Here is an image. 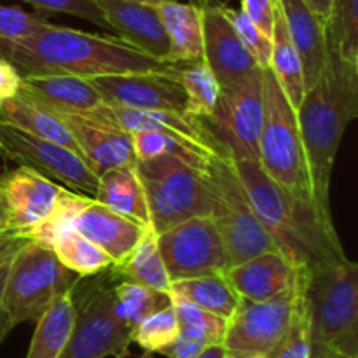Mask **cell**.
Listing matches in <instances>:
<instances>
[{"mask_svg": "<svg viewBox=\"0 0 358 358\" xmlns=\"http://www.w3.org/2000/svg\"><path fill=\"white\" fill-rule=\"evenodd\" d=\"M178 66V80L185 93V114L206 119L213 114L220 96V84L205 59Z\"/></svg>", "mask_w": 358, "mask_h": 358, "instance_id": "f546056e", "label": "cell"}, {"mask_svg": "<svg viewBox=\"0 0 358 358\" xmlns=\"http://www.w3.org/2000/svg\"><path fill=\"white\" fill-rule=\"evenodd\" d=\"M94 280L73 285L76 324L59 358H124L133 329L114 310V269L94 275Z\"/></svg>", "mask_w": 358, "mask_h": 358, "instance_id": "9c48e42d", "label": "cell"}, {"mask_svg": "<svg viewBox=\"0 0 358 358\" xmlns=\"http://www.w3.org/2000/svg\"><path fill=\"white\" fill-rule=\"evenodd\" d=\"M0 119L7 124L21 129V131L51 140V142L69 147L70 150L79 154L72 133L69 131L65 122L59 119V115L45 107L44 103H41L37 98L24 93L23 90H20L16 96L0 105Z\"/></svg>", "mask_w": 358, "mask_h": 358, "instance_id": "cb8c5ba5", "label": "cell"}, {"mask_svg": "<svg viewBox=\"0 0 358 358\" xmlns=\"http://www.w3.org/2000/svg\"><path fill=\"white\" fill-rule=\"evenodd\" d=\"M171 304H173L175 311H177L178 322H180V331L191 332V334L205 339L208 345H222L224 336H226L227 320L194 306V304L182 299V297L171 296Z\"/></svg>", "mask_w": 358, "mask_h": 358, "instance_id": "d590c367", "label": "cell"}, {"mask_svg": "<svg viewBox=\"0 0 358 358\" xmlns=\"http://www.w3.org/2000/svg\"><path fill=\"white\" fill-rule=\"evenodd\" d=\"M21 238H27L23 233H20V231L16 229H2L0 231V254H2L3 250H6L9 245H13L14 241L21 240Z\"/></svg>", "mask_w": 358, "mask_h": 358, "instance_id": "f6af8a7d", "label": "cell"}, {"mask_svg": "<svg viewBox=\"0 0 358 358\" xmlns=\"http://www.w3.org/2000/svg\"><path fill=\"white\" fill-rule=\"evenodd\" d=\"M196 358H229V353L224 345H208Z\"/></svg>", "mask_w": 358, "mask_h": 358, "instance_id": "7dc6e473", "label": "cell"}, {"mask_svg": "<svg viewBox=\"0 0 358 358\" xmlns=\"http://www.w3.org/2000/svg\"><path fill=\"white\" fill-rule=\"evenodd\" d=\"M108 30L138 51L164 62L170 41L156 6L126 0H94ZM166 63V62H164Z\"/></svg>", "mask_w": 358, "mask_h": 358, "instance_id": "ac0fdd59", "label": "cell"}, {"mask_svg": "<svg viewBox=\"0 0 358 358\" xmlns=\"http://www.w3.org/2000/svg\"><path fill=\"white\" fill-rule=\"evenodd\" d=\"M304 308L313 358L332 352L358 357V264L345 257L308 269Z\"/></svg>", "mask_w": 358, "mask_h": 358, "instance_id": "277c9868", "label": "cell"}, {"mask_svg": "<svg viewBox=\"0 0 358 358\" xmlns=\"http://www.w3.org/2000/svg\"><path fill=\"white\" fill-rule=\"evenodd\" d=\"M24 240H28V238H21V240L14 241L13 245H9V247L0 254V345H2L3 339L9 336V332L13 331V325H10L9 317H7L6 313V308H3V289H6L7 273H9V266L14 254H16V250L20 248V245L23 243Z\"/></svg>", "mask_w": 358, "mask_h": 358, "instance_id": "b9f144b4", "label": "cell"}, {"mask_svg": "<svg viewBox=\"0 0 358 358\" xmlns=\"http://www.w3.org/2000/svg\"><path fill=\"white\" fill-rule=\"evenodd\" d=\"M304 2H306L308 6H310V9L313 10V13H317L322 20L327 21L332 0H304Z\"/></svg>", "mask_w": 358, "mask_h": 358, "instance_id": "bcb514c9", "label": "cell"}, {"mask_svg": "<svg viewBox=\"0 0 358 358\" xmlns=\"http://www.w3.org/2000/svg\"><path fill=\"white\" fill-rule=\"evenodd\" d=\"M112 269L117 278L129 280V282L170 294L171 280L164 268L159 247H157V233L150 224L145 227L131 254L121 264L112 266Z\"/></svg>", "mask_w": 358, "mask_h": 358, "instance_id": "83f0119b", "label": "cell"}, {"mask_svg": "<svg viewBox=\"0 0 358 358\" xmlns=\"http://www.w3.org/2000/svg\"><path fill=\"white\" fill-rule=\"evenodd\" d=\"M325 28L336 52L358 65V0H332Z\"/></svg>", "mask_w": 358, "mask_h": 358, "instance_id": "d6a6232c", "label": "cell"}, {"mask_svg": "<svg viewBox=\"0 0 358 358\" xmlns=\"http://www.w3.org/2000/svg\"><path fill=\"white\" fill-rule=\"evenodd\" d=\"M93 199L110 208L112 212L128 217L142 226L150 224L145 192L135 166L110 168L98 175V185Z\"/></svg>", "mask_w": 358, "mask_h": 358, "instance_id": "d4e9b609", "label": "cell"}, {"mask_svg": "<svg viewBox=\"0 0 358 358\" xmlns=\"http://www.w3.org/2000/svg\"><path fill=\"white\" fill-rule=\"evenodd\" d=\"M231 163L259 222L276 250L296 268L313 269L348 257L332 217L324 215L317 203L276 184L259 166V161L231 159Z\"/></svg>", "mask_w": 358, "mask_h": 358, "instance_id": "7a4b0ae2", "label": "cell"}, {"mask_svg": "<svg viewBox=\"0 0 358 358\" xmlns=\"http://www.w3.org/2000/svg\"><path fill=\"white\" fill-rule=\"evenodd\" d=\"M268 358H313V343H311L310 322H308L306 308H304V297L301 299L299 310L294 317L289 332L278 345V348Z\"/></svg>", "mask_w": 358, "mask_h": 358, "instance_id": "74e56055", "label": "cell"}, {"mask_svg": "<svg viewBox=\"0 0 358 358\" xmlns=\"http://www.w3.org/2000/svg\"><path fill=\"white\" fill-rule=\"evenodd\" d=\"M325 358H358V357L346 355V353H341V352H332V353H329V355Z\"/></svg>", "mask_w": 358, "mask_h": 358, "instance_id": "681fc988", "label": "cell"}, {"mask_svg": "<svg viewBox=\"0 0 358 358\" xmlns=\"http://www.w3.org/2000/svg\"><path fill=\"white\" fill-rule=\"evenodd\" d=\"M23 2L30 3V6L37 7L41 10L70 14V16L80 17V20L98 24V27L107 28L103 14H101L100 7L94 0H23Z\"/></svg>", "mask_w": 358, "mask_h": 358, "instance_id": "ab89813d", "label": "cell"}, {"mask_svg": "<svg viewBox=\"0 0 358 358\" xmlns=\"http://www.w3.org/2000/svg\"><path fill=\"white\" fill-rule=\"evenodd\" d=\"M264 119L262 69L220 91L210 117L201 119L213 142L231 159L259 161V136Z\"/></svg>", "mask_w": 358, "mask_h": 358, "instance_id": "8fae6325", "label": "cell"}, {"mask_svg": "<svg viewBox=\"0 0 358 358\" xmlns=\"http://www.w3.org/2000/svg\"><path fill=\"white\" fill-rule=\"evenodd\" d=\"M126 2H142V3H150V6H157V3L168 2V0H126Z\"/></svg>", "mask_w": 358, "mask_h": 358, "instance_id": "f907efd6", "label": "cell"}, {"mask_svg": "<svg viewBox=\"0 0 358 358\" xmlns=\"http://www.w3.org/2000/svg\"><path fill=\"white\" fill-rule=\"evenodd\" d=\"M0 185L9 206L10 227L24 236L51 213L63 191L62 185L27 166L0 177Z\"/></svg>", "mask_w": 358, "mask_h": 358, "instance_id": "e0dca14e", "label": "cell"}, {"mask_svg": "<svg viewBox=\"0 0 358 358\" xmlns=\"http://www.w3.org/2000/svg\"><path fill=\"white\" fill-rule=\"evenodd\" d=\"M79 278L59 262L51 247L24 240L10 261L3 289V308L13 329L35 324Z\"/></svg>", "mask_w": 358, "mask_h": 358, "instance_id": "52a82bcc", "label": "cell"}, {"mask_svg": "<svg viewBox=\"0 0 358 358\" xmlns=\"http://www.w3.org/2000/svg\"><path fill=\"white\" fill-rule=\"evenodd\" d=\"M205 177L212 201L210 217L222 238L229 266L276 250L248 201L229 156L213 154L205 164Z\"/></svg>", "mask_w": 358, "mask_h": 358, "instance_id": "ba28073f", "label": "cell"}, {"mask_svg": "<svg viewBox=\"0 0 358 358\" xmlns=\"http://www.w3.org/2000/svg\"><path fill=\"white\" fill-rule=\"evenodd\" d=\"M156 9L170 41L164 62L170 65H184L203 59L201 7L168 0L157 3Z\"/></svg>", "mask_w": 358, "mask_h": 358, "instance_id": "603a6c76", "label": "cell"}, {"mask_svg": "<svg viewBox=\"0 0 358 358\" xmlns=\"http://www.w3.org/2000/svg\"><path fill=\"white\" fill-rule=\"evenodd\" d=\"M301 269L306 268H296L282 252L268 250L227 266L224 276L243 299L266 301L296 285Z\"/></svg>", "mask_w": 358, "mask_h": 358, "instance_id": "d6986e66", "label": "cell"}, {"mask_svg": "<svg viewBox=\"0 0 358 358\" xmlns=\"http://www.w3.org/2000/svg\"><path fill=\"white\" fill-rule=\"evenodd\" d=\"M171 304V296L129 280H119L114 283V310L117 317L135 329L150 313L163 310Z\"/></svg>", "mask_w": 358, "mask_h": 358, "instance_id": "1f68e13d", "label": "cell"}, {"mask_svg": "<svg viewBox=\"0 0 358 358\" xmlns=\"http://www.w3.org/2000/svg\"><path fill=\"white\" fill-rule=\"evenodd\" d=\"M2 229H13V227H10L9 206H7L6 196H3L2 185H0V231Z\"/></svg>", "mask_w": 358, "mask_h": 358, "instance_id": "c3c4849f", "label": "cell"}, {"mask_svg": "<svg viewBox=\"0 0 358 358\" xmlns=\"http://www.w3.org/2000/svg\"><path fill=\"white\" fill-rule=\"evenodd\" d=\"M310 171L311 189L324 215L331 212V178L339 143L358 117V65L346 62L327 45L320 77L304 93L296 110Z\"/></svg>", "mask_w": 358, "mask_h": 358, "instance_id": "3957f363", "label": "cell"}, {"mask_svg": "<svg viewBox=\"0 0 358 358\" xmlns=\"http://www.w3.org/2000/svg\"><path fill=\"white\" fill-rule=\"evenodd\" d=\"M23 76L6 58H0V105L16 96L21 90Z\"/></svg>", "mask_w": 358, "mask_h": 358, "instance_id": "ee69618b", "label": "cell"}, {"mask_svg": "<svg viewBox=\"0 0 358 358\" xmlns=\"http://www.w3.org/2000/svg\"><path fill=\"white\" fill-rule=\"evenodd\" d=\"M241 10L248 16V20L262 31L268 38H271L275 28L276 13H278V0H240Z\"/></svg>", "mask_w": 358, "mask_h": 358, "instance_id": "60d3db41", "label": "cell"}, {"mask_svg": "<svg viewBox=\"0 0 358 358\" xmlns=\"http://www.w3.org/2000/svg\"><path fill=\"white\" fill-rule=\"evenodd\" d=\"M91 199L93 198H87V196L63 187L62 194H59L58 201H56L51 213H49L42 222H38L37 226L31 227L27 233V238L28 240L38 241V243L42 245H48V247H52L55 241L58 240L62 234H65L66 231L72 229L73 220L77 219V215L83 212V208L91 201Z\"/></svg>", "mask_w": 358, "mask_h": 358, "instance_id": "836d02e7", "label": "cell"}, {"mask_svg": "<svg viewBox=\"0 0 358 358\" xmlns=\"http://www.w3.org/2000/svg\"><path fill=\"white\" fill-rule=\"evenodd\" d=\"M0 157L20 166L31 168L66 189L94 198L98 175L69 147L34 136L0 119Z\"/></svg>", "mask_w": 358, "mask_h": 358, "instance_id": "7c38bea8", "label": "cell"}, {"mask_svg": "<svg viewBox=\"0 0 358 358\" xmlns=\"http://www.w3.org/2000/svg\"><path fill=\"white\" fill-rule=\"evenodd\" d=\"M157 247L171 282L220 273L229 266L212 217H192L157 234Z\"/></svg>", "mask_w": 358, "mask_h": 358, "instance_id": "4fadbf2b", "label": "cell"}, {"mask_svg": "<svg viewBox=\"0 0 358 358\" xmlns=\"http://www.w3.org/2000/svg\"><path fill=\"white\" fill-rule=\"evenodd\" d=\"M76 324L73 287L58 297L35 322L27 358H59L65 350Z\"/></svg>", "mask_w": 358, "mask_h": 358, "instance_id": "484cf974", "label": "cell"}, {"mask_svg": "<svg viewBox=\"0 0 358 358\" xmlns=\"http://www.w3.org/2000/svg\"><path fill=\"white\" fill-rule=\"evenodd\" d=\"M51 248L59 262L80 278L100 275L114 266L112 259L100 247L73 229L62 234Z\"/></svg>", "mask_w": 358, "mask_h": 358, "instance_id": "4dcf8cb0", "label": "cell"}, {"mask_svg": "<svg viewBox=\"0 0 358 358\" xmlns=\"http://www.w3.org/2000/svg\"><path fill=\"white\" fill-rule=\"evenodd\" d=\"M269 69L273 76L278 80L280 87L289 98L290 105L297 110V107L303 101L306 93V84H304L303 63H301L299 52L296 45L290 41V35L287 31L285 21H283L282 10L276 13L275 28L271 35V58H269Z\"/></svg>", "mask_w": 358, "mask_h": 358, "instance_id": "f1b7e54d", "label": "cell"}, {"mask_svg": "<svg viewBox=\"0 0 358 358\" xmlns=\"http://www.w3.org/2000/svg\"><path fill=\"white\" fill-rule=\"evenodd\" d=\"M136 175L143 185L150 226L157 234L192 217L212 212L205 166L175 154L136 161Z\"/></svg>", "mask_w": 358, "mask_h": 358, "instance_id": "5b68a950", "label": "cell"}, {"mask_svg": "<svg viewBox=\"0 0 358 358\" xmlns=\"http://www.w3.org/2000/svg\"><path fill=\"white\" fill-rule=\"evenodd\" d=\"M105 103L136 110L184 112L185 93L177 72H133L91 77Z\"/></svg>", "mask_w": 358, "mask_h": 358, "instance_id": "5bb4252c", "label": "cell"}, {"mask_svg": "<svg viewBox=\"0 0 358 358\" xmlns=\"http://www.w3.org/2000/svg\"><path fill=\"white\" fill-rule=\"evenodd\" d=\"M0 58L13 63L23 77L59 73L91 79L133 72H177V65L152 58L114 35L90 34L49 21L23 41L0 45Z\"/></svg>", "mask_w": 358, "mask_h": 358, "instance_id": "6da1fadb", "label": "cell"}, {"mask_svg": "<svg viewBox=\"0 0 358 358\" xmlns=\"http://www.w3.org/2000/svg\"><path fill=\"white\" fill-rule=\"evenodd\" d=\"M58 115L72 133L80 157L96 175H101L110 168L135 166L136 159L129 133L90 115Z\"/></svg>", "mask_w": 358, "mask_h": 358, "instance_id": "2e32d148", "label": "cell"}, {"mask_svg": "<svg viewBox=\"0 0 358 358\" xmlns=\"http://www.w3.org/2000/svg\"><path fill=\"white\" fill-rule=\"evenodd\" d=\"M206 346H208V343L205 339L198 338L191 332L180 331L177 339L171 345H168L166 348L161 350L159 353L166 358H196Z\"/></svg>", "mask_w": 358, "mask_h": 358, "instance_id": "7bdbcfd3", "label": "cell"}, {"mask_svg": "<svg viewBox=\"0 0 358 358\" xmlns=\"http://www.w3.org/2000/svg\"><path fill=\"white\" fill-rule=\"evenodd\" d=\"M180 332L177 311L173 304H168L163 310H157L143 318L131 332V343H136L143 352L159 353L177 339Z\"/></svg>", "mask_w": 358, "mask_h": 358, "instance_id": "e575fe53", "label": "cell"}, {"mask_svg": "<svg viewBox=\"0 0 358 358\" xmlns=\"http://www.w3.org/2000/svg\"><path fill=\"white\" fill-rule=\"evenodd\" d=\"M199 7L203 20V59L220 87L234 86L261 69L238 37L222 3Z\"/></svg>", "mask_w": 358, "mask_h": 358, "instance_id": "9a60e30c", "label": "cell"}, {"mask_svg": "<svg viewBox=\"0 0 358 358\" xmlns=\"http://www.w3.org/2000/svg\"><path fill=\"white\" fill-rule=\"evenodd\" d=\"M145 227L91 199L73 220L72 229L93 241L117 266L131 254Z\"/></svg>", "mask_w": 358, "mask_h": 358, "instance_id": "ffe728a7", "label": "cell"}, {"mask_svg": "<svg viewBox=\"0 0 358 358\" xmlns=\"http://www.w3.org/2000/svg\"><path fill=\"white\" fill-rule=\"evenodd\" d=\"M21 90L56 114L87 115L105 103L100 91L84 77L59 73L24 76Z\"/></svg>", "mask_w": 358, "mask_h": 358, "instance_id": "7402d4cb", "label": "cell"}, {"mask_svg": "<svg viewBox=\"0 0 358 358\" xmlns=\"http://www.w3.org/2000/svg\"><path fill=\"white\" fill-rule=\"evenodd\" d=\"M290 41L303 63L304 84L313 86L324 70L327 58V28L325 21L310 9L304 0H278Z\"/></svg>", "mask_w": 358, "mask_h": 358, "instance_id": "44dd1931", "label": "cell"}, {"mask_svg": "<svg viewBox=\"0 0 358 358\" xmlns=\"http://www.w3.org/2000/svg\"><path fill=\"white\" fill-rule=\"evenodd\" d=\"M306 271L301 269L296 285L271 299L240 297L222 341L231 358H268L278 348L299 310Z\"/></svg>", "mask_w": 358, "mask_h": 358, "instance_id": "30bf717a", "label": "cell"}, {"mask_svg": "<svg viewBox=\"0 0 358 358\" xmlns=\"http://www.w3.org/2000/svg\"><path fill=\"white\" fill-rule=\"evenodd\" d=\"M44 23L45 20L27 13L21 7L0 6V45L23 41Z\"/></svg>", "mask_w": 358, "mask_h": 358, "instance_id": "f35d334b", "label": "cell"}, {"mask_svg": "<svg viewBox=\"0 0 358 358\" xmlns=\"http://www.w3.org/2000/svg\"><path fill=\"white\" fill-rule=\"evenodd\" d=\"M224 13L227 14L229 21L233 23L238 37L243 42L245 48L248 49L257 65L261 69H268L269 58H271V38L266 37L241 9H231L224 6Z\"/></svg>", "mask_w": 358, "mask_h": 358, "instance_id": "8d00e7d4", "label": "cell"}, {"mask_svg": "<svg viewBox=\"0 0 358 358\" xmlns=\"http://www.w3.org/2000/svg\"><path fill=\"white\" fill-rule=\"evenodd\" d=\"M264 119L259 136V166L287 191L315 203L296 108L271 69H262Z\"/></svg>", "mask_w": 358, "mask_h": 358, "instance_id": "8992f818", "label": "cell"}, {"mask_svg": "<svg viewBox=\"0 0 358 358\" xmlns=\"http://www.w3.org/2000/svg\"><path fill=\"white\" fill-rule=\"evenodd\" d=\"M170 296L182 297L224 320H229L233 317L240 303V296L227 282L224 271L171 282Z\"/></svg>", "mask_w": 358, "mask_h": 358, "instance_id": "4316f807", "label": "cell"}]
</instances>
